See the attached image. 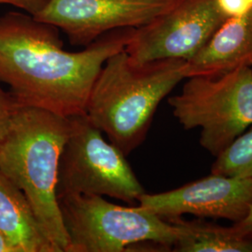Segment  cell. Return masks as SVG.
I'll return each instance as SVG.
<instances>
[{"mask_svg": "<svg viewBox=\"0 0 252 252\" xmlns=\"http://www.w3.org/2000/svg\"><path fill=\"white\" fill-rule=\"evenodd\" d=\"M135 29L110 31L73 53L57 27L10 11L0 17V81L20 104L63 117L83 113L102 66L126 49Z\"/></svg>", "mask_w": 252, "mask_h": 252, "instance_id": "1", "label": "cell"}, {"mask_svg": "<svg viewBox=\"0 0 252 252\" xmlns=\"http://www.w3.org/2000/svg\"><path fill=\"white\" fill-rule=\"evenodd\" d=\"M185 60L136 63L123 50L110 56L91 89L85 113L126 156L142 144L159 104L185 79Z\"/></svg>", "mask_w": 252, "mask_h": 252, "instance_id": "2", "label": "cell"}, {"mask_svg": "<svg viewBox=\"0 0 252 252\" xmlns=\"http://www.w3.org/2000/svg\"><path fill=\"white\" fill-rule=\"evenodd\" d=\"M69 130L68 117L18 102L0 144V171L25 193L56 252H66L68 246L56 185Z\"/></svg>", "mask_w": 252, "mask_h": 252, "instance_id": "3", "label": "cell"}, {"mask_svg": "<svg viewBox=\"0 0 252 252\" xmlns=\"http://www.w3.org/2000/svg\"><path fill=\"white\" fill-rule=\"evenodd\" d=\"M68 238L66 252H122L140 243L170 249L179 226L143 207H122L97 195L58 199Z\"/></svg>", "mask_w": 252, "mask_h": 252, "instance_id": "4", "label": "cell"}, {"mask_svg": "<svg viewBox=\"0 0 252 252\" xmlns=\"http://www.w3.org/2000/svg\"><path fill=\"white\" fill-rule=\"evenodd\" d=\"M168 104L185 130L201 129L200 145L216 157L252 125V68L187 78Z\"/></svg>", "mask_w": 252, "mask_h": 252, "instance_id": "5", "label": "cell"}, {"mask_svg": "<svg viewBox=\"0 0 252 252\" xmlns=\"http://www.w3.org/2000/svg\"><path fill=\"white\" fill-rule=\"evenodd\" d=\"M70 130L59 159L56 195H97L137 202L144 188L126 155L94 126L85 112L68 117Z\"/></svg>", "mask_w": 252, "mask_h": 252, "instance_id": "6", "label": "cell"}, {"mask_svg": "<svg viewBox=\"0 0 252 252\" xmlns=\"http://www.w3.org/2000/svg\"><path fill=\"white\" fill-rule=\"evenodd\" d=\"M225 21L215 0H173L152 22L135 28L125 50L136 63L188 61Z\"/></svg>", "mask_w": 252, "mask_h": 252, "instance_id": "7", "label": "cell"}, {"mask_svg": "<svg viewBox=\"0 0 252 252\" xmlns=\"http://www.w3.org/2000/svg\"><path fill=\"white\" fill-rule=\"evenodd\" d=\"M172 1L51 0L35 18L62 30L72 45L86 47L110 31L143 27Z\"/></svg>", "mask_w": 252, "mask_h": 252, "instance_id": "8", "label": "cell"}, {"mask_svg": "<svg viewBox=\"0 0 252 252\" xmlns=\"http://www.w3.org/2000/svg\"><path fill=\"white\" fill-rule=\"evenodd\" d=\"M139 206L171 221L183 215L223 219L234 223L249 215L252 207V179L212 174L177 189L146 193Z\"/></svg>", "mask_w": 252, "mask_h": 252, "instance_id": "9", "label": "cell"}, {"mask_svg": "<svg viewBox=\"0 0 252 252\" xmlns=\"http://www.w3.org/2000/svg\"><path fill=\"white\" fill-rule=\"evenodd\" d=\"M240 67L252 68V8L239 17L227 19L215 34L186 61L185 79L216 76Z\"/></svg>", "mask_w": 252, "mask_h": 252, "instance_id": "10", "label": "cell"}, {"mask_svg": "<svg viewBox=\"0 0 252 252\" xmlns=\"http://www.w3.org/2000/svg\"><path fill=\"white\" fill-rule=\"evenodd\" d=\"M0 232L16 252H56L25 193L1 171Z\"/></svg>", "mask_w": 252, "mask_h": 252, "instance_id": "11", "label": "cell"}, {"mask_svg": "<svg viewBox=\"0 0 252 252\" xmlns=\"http://www.w3.org/2000/svg\"><path fill=\"white\" fill-rule=\"evenodd\" d=\"M180 236L172 248L177 252H252V242L233 226L223 227L205 220H171Z\"/></svg>", "mask_w": 252, "mask_h": 252, "instance_id": "12", "label": "cell"}, {"mask_svg": "<svg viewBox=\"0 0 252 252\" xmlns=\"http://www.w3.org/2000/svg\"><path fill=\"white\" fill-rule=\"evenodd\" d=\"M211 173L252 179V125L216 156Z\"/></svg>", "mask_w": 252, "mask_h": 252, "instance_id": "13", "label": "cell"}, {"mask_svg": "<svg viewBox=\"0 0 252 252\" xmlns=\"http://www.w3.org/2000/svg\"><path fill=\"white\" fill-rule=\"evenodd\" d=\"M18 106V101L9 92L0 88V144L9 132V126Z\"/></svg>", "mask_w": 252, "mask_h": 252, "instance_id": "14", "label": "cell"}, {"mask_svg": "<svg viewBox=\"0 0 252 252\" xmlns=\"http://www.w3.org/2000/svg\"><path fill=\"white\" fill-rule=\"evenodd\" d=\"M215 3L219 11L226 20L239 17L252 8L248 0H215Z\"/></svg>", "mask_w": 252, "mask_h": 252, "instance_id": "15", "label": "cell"}, {"mask_svg": "<svg viewBox=\"0 0 252 252\" xmlns=\"http://www.w3.org/2000/svg\"><path fill=\"white\" fill-rule=\"evenodd\" d=\"M51 0H0V4H9L16 8L23 9L27 14L33 17L37 16Z\"/></svg>", "mask_w": 252, "mask_h": 252, "instance_id": "16", "label": "cell"}, {"mask_svg": "<svg viewBox=\"0 0 252 252\" xmlns=\"http://www.w3.org/2000/svg\"><path fill=\"white\" fill-rule=\"evenodd\" d=\"M233 227L239 234H243L245 236L252 234V207L249 215L240 222L234 223Z\"/></svg>", "mask_w": 252, "mask_h": 252, "instance_id": "17", "label": "cell"}, {"mask_svg": "<svg viewBox=\"0 0 252 252\" xmlns=\"http://www.w3.org/2000/svg\"><path fill=\"white\" fill-rule=\"evenodd\" d=\"M0 252H16L15 248L10 243L9 239L0 232Z\"/></svg>", "mask_w": 252, "mask_h": 252, "instance_id": "18", "label": "cell"}, {"mask_svg": "<svg viewBox=\"0 0 252 252\" xmlns=\"http://www.w3.org/2000/svg\"><path fill=\"white\" fill-rule=\"evenodd\" d=\"M246 236H248V237H249V239H250V240L252 242V234H249V235H246Z\"/></svg>", "mask_w": 252, "mask_h": 252, "instance_id": "19", "label": "cell"}, {"mask_svg": "<svg viewBox=\"0 0 252 252\" xmlns=\"http://www.w3.org/2000/svg\"><path fill=\"white\" fill-rule=\"evenodd\" d=\"M248 2H249V3H250V4L252 6V0H248Z\"/></svg>", "mask_w": 252, "mask_h": 252, "instance_id": "20", "label": "cell"}]
</instances>
